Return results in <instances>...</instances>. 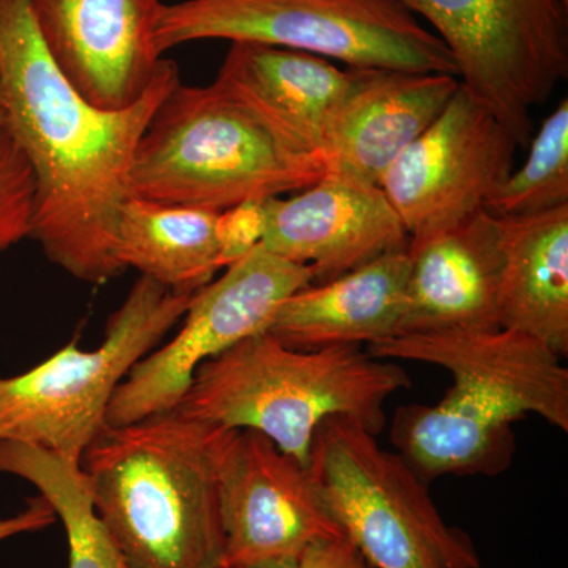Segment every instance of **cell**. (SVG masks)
Listing matches in <instances>:
<instances>
[{"label": "cell", "instance_id": "obj_1", "mask_svg": "<svg viewBox=\"0 0 568 568\" xmlns=\"http://www.w3.org/2000/svg\"><path fill=\"white\" fill-rule=\"evenodd\" d=\"M181 82L164 59L132 106L108 111L74 91L48 54L28 0H0V100L6 125L37 179L31 239L52 264L81 282L123 274L114 257L119 212L142 134Z\"/></svg>", "mask_w": 568, "mask_h": 568}, {"label": "cell", "instance_id": "obj_2", "mask_svg": "<svg viewBox=\"0 0 568 568\" xmlns=\"http://www.w3.org/2000/svg\"><path fill=\"white\" fill-rule=\"evenodd\" d=\"M233 429L178 410L104 426L80 466L129 568H222L219 476Z\"/></svg>", "mask_w": 568, "mask_h": 568}, {"label": "cell", "instance_id": "obj_3", "mask_svg": "<svg viewBox=\"0 0 568 568\" xmlns=\"http://www.w3.org/2000/svg\"><path fill=\"white\" fill-rule=\"evenodd\" d=\"M410 386L405 369L361 347L298 351L264 332L204 362L174 410L224 429L263 433L306 467L324 418H355L377 436L388 398Z\"/></svg>", "mask_w": 568, "mask_h": 568}, {"label": "cell", "instance_id": "obj_4", "mask_svg": "<svg viewBox=\"0 0 568 568\" xmlns=\"http://www.w3.org/2000/svg\"><path fill=\"white\" fill-rule=\"evenodd\" d=\"M325 170L320 153L276 132L219 82H178L138 144L129 197L223 212L302 192Z\"/></svg>", "mask_w": 568, "mask_h": 568}, {"label": "cell", "instance_id": "obj_5", "mask_svg": "<svg viewBox=\"0 0 568 568\" xmlns=\"http://www.w3.org/2000/svg\"><path fill=\"white\" fill-rule=\"evenodd\" d=\"M160 54L200 40L308 52L354 69L447 73L454 55L398 0H186L159 7Z\"/></svg>", "mask_w": 568, "mask_h": 568}, {"label": "cell", "instance_id": "obj_6", "mask_svg": "<svg viewBox=\"0 0 568 568\" xmlns=\"http://www.w3.org/2000/svg\"><path fill=\"white\" fill-rule=\"evenodd\" d=\"M193 297L141 275L108 320L97 349L71 342L28 372L0 377V443L41 447L80 465L106 426L115 388L160 346Z\"/></svg>", "mask_w": 568, "mask_h": 568}, {"label": "cell", "instance_id": "obj_7", "mask_svg": "<svg viewBox=\"0 0 568 568\" xmlns=\"http://www.w3.org/2000/svg\"><path fill=\"white\" fill-rule=\"evenodd\" d=\"M306 469L373 567L480 568L473 538L443 518L429 484L355 418L332 416L317 425Z\"/></svg>", "mask_w": 568, "mask_h": 568}, {"label": "cell", "instance_id": "obj_8", "mask_svg": "<svg viewBox=\"0 0 568 568\" xmlns=\"http://www.w3.org/2000/svg\"><path fill=\"white\" fill-rule=\"evenodd\" d=\"M444 41L458 80L491 111L519 148L534 134L532 112L568 74L564 0H398Z\"/></svg>", "mask_w": 568, "mask_h": 568}, {"label": "cell", "instance_id": "obj_9", "mask_svg": "<svg viewBox=\"0 0 568 568\" xmlns=\"http://www.w3.org/2000/svg\"><path fill=\"white\" fill-rule=\"evenodd\" d=\"M313 284L312 267L257 245L194 294L181 331L132 366L112 395L106 426L170 413L194 372L248 336L264 334L278 306Z\"/></svg>", "mask_w": 568, "mask_h": 568}, {"label": "cell", "instance_id": "obj_10", "mask_svg": "<svg viewBox=\"0 0 568 568\" xmlns=\"http://www.w3.org/2000/svg\"><path fill=\"white\" fill-rule=\"evenodd\" d=\"M518 142L459 82L435 122L407 145L379 186L405 226L424 241L485 209L514 171Z\"/></svg>", "mask_w": 568, "mask_h": 568}, {"label": "cell", "instance_id": "obj_11", "mask_svg": "<svg viewBox=\"0 0 568 568\" xmlns=\"http://www.w3.org/2000/svg\"><path fill=\"white\" fill-rule=\"evenodd\" d=\"M219 495L222 568L287 566L313 544L345 536L308 469L254 429L231 432Z\"/></svg>", "mask_w": 568, "mask_h": 568}, {"label": "cell", "instance_id": "obj_12", "mask_svg": "<svg viewBox=\"0 0 568 568\" xmlns=\"http://www.w3.org/2000/svg\"><path fill=\"white\" fill-rule=\"evenodd\" d=\"M40 39L74 91L118 111L144 95L164 59L153 40L162 0H28Z\"/></svg>", "mask_w": 568, "mask_h": 568}, {"label": "cell", "instance_id": "obj_13", "mask_svg": "<svg viewBox=\"0 0 568 568\" xmlns=\"http://www.w3.org/2000/svg\"><path fill=\"white\" fill-rule=\"evenodd\" d=\"M375 358L446 368L454 386L485 399L515 422L537 414L568 432V369L558 354L510 328L402 334L368 345Z\"/></svg>", "mask_w": 568, "mask_h": 568}, {"label": "cell", "instance_id": "obj_14", "mask_svg": "<svg viewBox=\"0 0 568 568\" xmlns=\"http://www.w3.org/2000/svg\"><path fill=\"white\" fill-rule=\"evenodd\" d=\"M261 245L308 265L321 284L407 246V234L379 185L325 170L295 196L265 201Z\"/></svg>", "mask_w": 568, "mask_h": 568}, {"label": "cell", "instance_id": "obj_15", "mask_svg": "<svg viewBox=\"0 0 568 568\" xmlns=\"http://www.w3.org/2000/svg\"><path fill=\"white\" fill-rule=\"evenodd\" d=\"M347 69L351 84L328 130L325 166L379 185L390 164L444 111L459 80L447 73Z\"/></svg>", "mask_w": 568, "mask_h": 568}, {"label": "cell", "instance_id": "obj_16", "mask_svg": "<svg viewBox=\"0 0 568 568\" xmlns=\"http://www.w3.org/2000/svg\"><path fill=\"white\" fill-rule=\"evenodd\" d=\"M405 315L399 334L493 331L503 271L499 216L481 209L462 223L407 242Z\"/></svg>", "mask_w": 568, "mask_h": 568}, {"label": "cell", "instance_id": "obj_17", "mask_svg": "<svg viewBox=\"0 0 568 568\" xmlns=\"http://www.w3.org/2000/svg\"><path fill=\"white\" fill-rule=\"evenodd\" d=\"M407 246L390 250L327 283L287 297L267 334L298 351L373 345L399 334L405 315Z\"/></svg>", "mask_w": 568, "mask_h": 568}, {"label": "cell", "instance_id": "obj_18", "mask_svg": "<svg viewBox=\"0 0 568 568\" xmlns=\"http://www.w3.org/2000/svg\"><path fill=\"white\" fill-rule=\"evenodd\" d=\"M215 82L276 132L324 159L328 130L349 89L351 73L308 52L231 43Z\"/></svg>", "mask_w": 568, "mask_h": 568}, {"label": "cell", "instance_id": "obj_19", "mask_svg": "<svg viewBox=\"0 0 568 568\" xmlns=\"http://www.w3.org/2000/svg\"><path fill=\"white\" fill-rule=\"evenodd\" d=\"M499 327L532 336L559 357H566L568 205L536 215L499 216Z\"/></svg>", "mask_w": 568, "mask_h": 568}, {"label": "cell", "instance_id": "obj_20", "mask_svg": "<svg viewBox=\"0 0 568 568\" xmlns=\"http://www.w3.org/2000/svg\"><path fill=\"white\" fill-rule=\"evenodd\" d=\"M514 418L452 386L436 405L395 410L390 439L426 484L443 476H497L515 455Z\"/></svg>", "mask_w": 568, "mask_h": 568}, {"label": "cell", "instance_id": "obj_21", "mask_svg": "<svg viewBox=\"0 0 568 568\" xmlns=\"http://www.w3.org/2000/svg\"><path fill=\"white\" fill-rule=\"evenodd\" d=\"M220 212L126 197L119 212L114 257L179 294H196L222 268L215 223Z\"/></svg>", "mask_w": 568, "mask_h": 568}, {"label": "cell", "instance_id": "obj_22", "mask_svg": "<svg viewBox=\"0 0 568 568\" xmlns=\"http://www.w3.org/2000/svg\"><path fill=\"white\" fill-rule=\"evenodd\" d=\"M0 474L29 481L50 504L65 528L69 568H129L97 514L78 463L29 444L0 443Z\"/></svg>", "mask_w": 568, "mask_h": 568}, {"label": "cell", "instance_id": "obj_23", "mask_svg": "<svg viewBox=\"0 0 568 568\" xmlns=\"http://www.w3.org/2000/svg\"><path fill=\"white\" fill-rule=\"evenodd\" d=\"M525 164L489 193L496 216H525L568 205V100H560L529 141Z\"/></svg>", "mask_w": 568, "mask_h": 568}, {"label": "cell", "instance_id": "obj_24", "mask_svg": "<svg viewBox=\"0 0 568 568\" xmlns=\"http://www.w3.org/2000/svg\"><path fill=\"white\" fill-rule=\"evenodd\" d=\"M37 213V179L6 123L0 125V253L31 239Z\"/></svg>", "mask_w": 568, "mask_h": 568}, {"label": "cell", "instance_id": "obj_25", "mask_svg": "<svg viewBox=\"0 0 568 568\" xmlns=\"http://www.w3.org/2000/svg\"><path fill=\"white\" fill-rule=\"evenodd\" d=\"M265 201H245L216 216L215 237L220 265L230 267L261 245L265 231Z\"/></svg>", "mask_w": 568, "mask_h": 568}, {"label": "cell", "instance_id": "obj_26", "mask_svg": "<svg viewBox=\"0 0 568 568\" xmlns=\"http://www.w3.org/2000/svg\"><path fill=\"white\" fill-rule=\"evenodd\" d=\"M276 568H375L355 547L349 537L342 536L317 541L302 552L293 564Z\"/></svg>", "mask_w": 568, "mask_h": 568}, {"label": "cell", "instance_id": "obj_27", "mask_svg": "<svg viewBox=\"0 0 568 568\" xmlns=\"http://www.w3.org/2000/svg\"><path fill=\"white\" fill-rule=\"evenodd\" d=\"M58 521L54 510L41 496L31 497L20 514L0 518V541L21 534L39 532Z\"/></svg>", "mask_w": 568, "mask_h": 568}, {"label": "cell", "instance_id": "obj_28", "mask_svg": "<svg viewBox=\"0 0 568 568\" xmlns=\"http://www.w3.org/2000/svg\"><path fill=\"white\" fill-rule=\"evenodd\" d=\"M6 123V114H3L2 100H0V125Z\"/></svg>", "mask_w": 568, "mask_h": 568}, {"label": "cell", "instance_id": "obj_29", "mask_svg": "<svg viewBox=\"0 0 568 568\" xmlns=\"http://www.w3.org/2000/svg\"><path fill=\"white\" fill-rule=\"evenodd\" d=\"M564 2L568 3V0H564Z\"/></svg>", "mask_w": 568, "mask_h": 568}]
</instances>
